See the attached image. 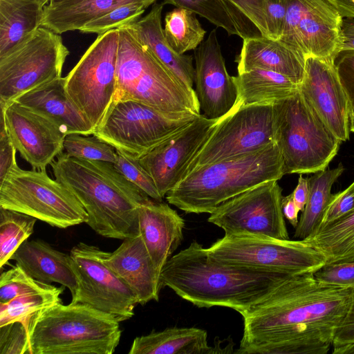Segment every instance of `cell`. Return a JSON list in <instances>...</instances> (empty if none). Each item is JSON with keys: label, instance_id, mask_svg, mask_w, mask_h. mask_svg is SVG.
<instances>
[{"label": "cell", "instance_id": "25", "mask_svg": "<svg viewBox=\"0 0 354 354\" xmlns=\"http://www.w3.org/2000/svg\"><path fill=\"white\" fill-rule=\"evenodd\" d=\"M163 5L154 3L146 16L127 26L141 44L148 48L189 90L195 92L193 57L177 54L168 44L162 26Z\"/></svg>", "mask_w": 354, "mask_h": 354}, {"label": "cell", "instance_id": "50", "mask_svg": "<svg viewBox=\"0 0 354 354\" xmlns=\"http://www.w3.org/2000/svg\"><path fill=\"white\" fill-rule=\"evenodd\" d=\"M292 194L297 208L299 211H302L308 196V178H304L302 174H300L297 185Z\"/></svg>", "mask_w": 354, "mask_h": 354}, {"label": "cell", "instance_id": "40", "mask_svg": "<svg viewBox=\"0 0 354 354\" xmlns=\"http://www.w3.org/2000/svg\"><path fill=\"white\" fill-rule=\"evenodd\" d=\"M116 151L117 160L114 163L116 169L149 197L157 201H162L152 177L142 167L138 159L120 151Z\"/></svg>", "mask_w": 354, "mask_h": 354}, {"label": "cell", "instance_id": "3", "mask_svg": "<svg viewBox=\"0 0 354 354\" xmlns=\"http://www.w3.org/2000/svg\"><path fill=\"white\" fill-rule=\"evenodd\" d=\"M55 180L79 200L98 234L124 240L140 234L138 208L151 198L109 162L62 152L51 164Z\"/></svg>", "mask_w": 354, "mask_h": 354}, {"label": "cell", "instance_id": "31", "mask_svg": "<svg viewBox=\"0 0 354 354\" xmlns=\"http://www.w3.org/2000/svg\"><path fill=\"white\" fill-rule=\"evenodd\" d=\"M303 240L323 252L326 265L354 261V210Z\"/></svg>", "mask_w": 354, "mask_h": 354}, {"label": "cell", "instance_id": "45", "mask_svg": "<svg viewBox=\"0 0 354 354\" xmlns=\"http://www.w3.org/2000/svg\"><path fill=\"white\" fill-rule=\"evenodd\" d=\"M288 0H267L268 37L279 39L283 32Z\"/></svg>", "mask_w": 354, "mask_h": 354}, {"label": "cell", "instance_id": "43", "mask_svg": "<svg viewBox=\"0 0 354 354\" xmlns=\"http://www.w3.org/2000/svg\"><path fill=\"white\" fill-rule=\"evenodd\" d=\"M314 275L323 283L354 288V261L326 265Z\"/></svg>", "mask_w": 354, "mask_h": 354}, {"label": "cell", "instance_id": "41", "mask_svg": "<svg viewBox=\"0 0 354 354\" xmlns=\"http://www.w3.org/2000/svg\"><path fill=\"white\" fill-rule=\"evenodd\" d=\"M0 354H30L24 324L15 322L0 326Z\"/></svg>", "mask_w": 354, "mask_h": 354}, {"label": "cell", "instance_id": "36", "mask_svg": "<svg viewBox=\"0 0 354 354\" xmlns=\"http://www.w3.org/2000/svg\"><path fill=\"white\" fill-rule=\"evenodd\" d=\"M151 4L145 1L120 5L104 15L84 24L80 31L102 35L111 30L136 22Z\"/></svg>", "mask_w": 354, "mask_h": 354}, {"label": "cell", "instance_id": "26", "mask_svg": "<svg viewBox=\"0 0 354 354\" xmlns=\"http://www.w3.org/2000/svg\"><path fill=\"white\" fill-rule=\"evenodd\" d=\"M48 0H0V58L30 37L40 26Z\"/></svg>", "mask_w": 354, "mask_h": 354}, {"label": "cell", "instance_id": "23", "mask_svg": "<svg viewBox=\"0 0 354 354\" xmlns=\"http://www.w3.org/2000/svg\"><path fill=\"white\" fill-rule=\"evenodd\" d=\"M236 62L238 73L263 69L282 74L297 84L302 81L306 58L278 39L253 37L243 39Z\"/></svg>", "mask_w": 354, "mask_h": 354}, {"label": "cell", "instance_id": "11", "mask_svg": "<svg viewBox=\"0 0 354 354\" xmlns=\"http://www.w3.org/2000/svg\"><path fill=\"white\" fill-rule=\"evenodd\" d=\"M275 139L274 103L241 105L236 102L215 125L189 163L183 178L205 166L259 151L276 142Z\"/></svg>", "mask_w": 354, "mask_h": 354}, {"label": "cell", "instance_id": "44", "mask_svg": "<svg viewBox=\"0 0 354 354\" xmlns=\"http://www.w3.org/2000/svg\"><path fill=\"white\" fill-rule=\"evenodd\" d=\"M334 65L341 84L354 109V50H342L334 59Z\"/></svg>", "mask_w": 354, "mask_h": 354}, {"label": "cell", "instance_id": "6", "mask_svg": "<svg viewBox=\"0 0 354 354\" xmlns=\"http://www.w3.org/2000/svg\"><path fill=\"white\" fill-rule=\"evenodd\" d=\"M275 141L284 174H314L326 169L341 141L311 109L298 90L274 103Z\"/></svg>", "mask_w": 354, "mask_h": 354}, {"label": "cell", "instance_id": "7", "mask_svg": "<svg viewBox=\"0 0 354 354\" xmlns=\"http://www.w3.org/2000/svg\"><path fill=\"white\" fill-rule=\"evenodd\" d=\"M0 207L30 215L58 228L86 223L76 196L50 178L46 169L24 170L16 164L0 183Z\"/></svg>", "mask_w": 354, "mask_h": 354}, {"label": "cell", "instance_id": "10", "mask_svg": "<svg viewBox=\"0 0 354 354\" xmlns=\"http://www.w3.org/2000/svg\"><path fill=\"white\" fill-rule=\"evenodd\" d=\"M118 29L98 35L65 77V89L94 129L100 125L117 93Z\"/></svg>", "mask_w": 354, "mask_h": 354}, {"label": "cell", "instance_id": "16", "mask_svg": "<svg viewBox=\"0 0 354 354\" xmlns=\"http://www.w3.org/2000/svg\"><path fill=\"white\" fill-rule=\"evenodd\" d=\"M220 119H209L201 114L179 133L138 159L162 198L182 180L189 163Z\"/></svg>", "mask_w": 354, "mask_h": 354}, {"label": "cell", "instance_id": "1", "mask_svg": "<svg viewBox=\"0 0 354 354\" xmlns=\"http://www.w3.org/2000/svg\"><path fill=\"white\" fill-rule=\"evenodd\" d=\"M354 301V288L291 274L243 315L239 354H326Z\"/></svg>", "mask_w": 354, "mask_h": 354}, {"label": "cell", "instance_id": "21", "mask_svg": "<svg viewBox=\"0 0 354 354\" xmlns=\"http://www.w3.org/2000/svg\"><path fill=\"white\" fill-rule=\"evenodd\" d=\"M139 232L156 272H160L183 239L184 219L169 205L152 198L138 208Z\"/></svg>", "mask_w": 354, "mask_h": 354}, {"label": "cell", "instance_id": "17", "mask_svg": "<svg viewBox=\"0 0 354 354\" xmlns=\"http://www.w3.org/2000/svg\"><path fill=\"white\" fill-rule=\"evenodd\" d=\"M299 91L338 140L343 142L349 139L351 107L334 62L315 57H306Z\"/></svg>", "mask_w": 354, "mask_h": 354}, {"label": "cell", "instance_id": "20", "mask_svg": "<svg viewBox=\"0 0 354 354\" xmlns=\"http://www.w3.org/2000/svg\"><path fill=\"white\" fill-rule=\"evenodd\" d=\"M342 19L328 0H304L297 33L299 50L305 58L334 62L340 46Z\"/></svg>", "mask_w": 354, "mask_h": 354}, {"label": "cell", "instance_id": "2", "mask_svg": "<svg viewBox=\"0 0 354 354\" xmlns=\"http://www.w3.org/2000/svg\"><path fill=\"white\" fill-rule=\"evenodd\" d=\"M289 275L219 262L193 241L167 260L160 283L198 308L227 307L243 315Z\"/></svg>", "mask_w": 354, "mask_h": 354}, {"label": "cell", "instance_id": "15", "mask_svg": "<svg viewBox=\"0 0 354 354\" xmlns=\"http://www.w3.org/2000/svg\"><path fill=\"white\" fill-rule=\"evenodd\" d=\"M1 106L6 132L21 157L44 170L63 152L67 136L47 117L16 101Z\"/></svg>", "mask_w": 354, "mask_h": 354}, {"label": "cell", "instance_id": "47", "mask_svg": "<svg viewBox=\"0 0 354 354\" xmlns=\"http://www.w3.org/2000/svg\"><path fill=\"white\" fill-rule=\"evenodd\" d=\"M17 149L11 142L6 130L0 131V183L16 165Z\"/></svg>", "mask_w": 354, "mask_h": 354}, {"label": "cell", "instance_id": "22", "mask_svg": "<svg viewBox=\"0 0 354 354\" xmlns=\"http://www.w3.org/2000/svg\"><path fill=\"white\" fill-rule=\"evenodd\" d=\"M15 101L47 117L66 135L88 136L94 132L93 127L68 97L65 89V77L46 82L19 96Z\"/></svg>", "mask_w": 354, "mask_h": 354}, {"label": "cell", "instance_id": "38", "mask_svg": "<svg viewBox=\"0 0 354 354\" xmlns=\"http://www.w3.org/2000/svg\"><path fill=\"white\" fill-rule=\"evenodd\" d=\"M55 288L29 276L19 266L2 272L0 276V303H6L17 296L44 292Z\"/></svg>", "mask_w": 354, "mask_h": 354}, {"label": "cell", "instance_id": "33", "mask_svg": "<svg viewBox=\"0 0 354 354\" xmlns=\"http://www.w3.org/2000/svg\"><path fill=\"white\" fill-rule=\"evenodd\" d=\"M238 36L243 39L268 37L267 0H222Z\"/></svg>", "mask_w": 354, "mask_h": 354}, {"label": "cell", "instance_id": "18", "mask_svg": "<svg viewBox=\"0 0 354 354\" xmlns=\"http://www.w3.org/2000/svg\"><path fill=\"white\" fill-rule=\"evenodd\" d=\"M196 94L203 115L218 120L227 115L238 100V90L226 69L216 30L194 50Z\"/></svg>", "mask_w": 354, "mask_h": 354}, {"label": "cell", "instance_id": "32", "mask_svg": "<svg viewBox=\"0 0 354 354\" xmlns=\"http://www.w3.org/2000/svg\"><path fill=\"white\" fill-rule=\"evenodd\" d=\"M163 32L169 46L179 55L195 50L206 33L194 12L178 7L166 14Z\"/></svg>", "mask_w": 354, "mask_h": 354}, {"label": "cell", "instance_id": "27", "mask_svg": "<svg viewBox=\"0 0 354 354\" xmlns=\"http://www.w3.org/2000/svg\"><path fill=\"white\" fill-rule=\"evenodd\" d=\"M129 354H210L207 333L196 327H170L136 337Z\"/></svg>", "mask_w": 354, "mask_h": 354}, {"label": "cell", "instance_id": "9", "mask_svg": "<svg viewBox=\"0 0 354 354\" xmlns=\"http://www.w3.org/2000/svg\"><path fill=\"white\" fill-rule=\"evenodd\" d=\"M201 114L167 115L134 100H120L113 104L93 135L116 150L140 159Z\"/></svg>", "mask_w": 354, "mask_h": 354}, {"label": "cell", "instance_id": "12", "mask_svg": "<svg viewBox=\"0 0 354 354\" xmlns=\"http://www.w3.org/2000/svg\"><path fill=\"white\" fill-rule=\"evenodd\" d=\"M68 54L59 34L40 26L25 41L0 58V105L61 77Z\"/></svg>", "mask_w": 354, "mask_h": 354}, {"label": "cell", "instance_id": "28", "mask_svg": "<svg viewBox=\"0 0 354 354\" xmlns=\"http://www.w3.org/2000/svg\"><path fill=\"white\" fill-rule=\"evenodd\" d=\"M145 1L153 4L156 0H64L46 6L41 26L62 34L79 30L86 23L100 17L116 7L130 2Z\"/></svg>", "mask_w": 354, "mask_h": 354}, {"label": "cell", "instance_id": "48", "mask_svg": "<svg viewBox=\"0 0 354 354\" xmlns=\"http://www.w3.org/2000/svg\"><path fill=\"white\" fill-rule=\"evenodd\" d=\"M342 50H354V19H342L339 52Z\"/></svg>", "mask_w": 354, "mask_h": 354}, {"label": "cell", "instance_id": "42", "mask_svg": "<svg viewBox=\"0 0 354 354\" xmlns=\"http://www.w3.org/2000/svg\"><path fill=\"white\" fill-rule=\"evenodd\" d=\"M353 210L354 181L346 189L333 194L318 227L333 223Z\"/></svg>", "mask_w": 354, "mask_h": 354}, {"label": "cell", "instance_id": "52", "mask_svg": "<svg viewBox=\"0 0 354 354\" xmlns=\"http://www.w3.org/2000/svg\"><path fill=\"white\" fill-rule=\"evenodd\" d=\"M337 354H354V344L339 349Z\"/></svg>", "mask_w": 354, "mask_h": 354}, {"label": "cell", "instance_id": "46", "mask_svg": "<svg viewBox=\"0 0 354 354\" xmlns=\"http://www.w3.org/2000/svg\"><path fill=\"white\" fill-rule=\"evenodd\" d=\"M354 344V301L345 318L339 326L335 335L332 353L337 352L346 346Z\"/></svg>", "mask_w": 354, "mask_h": 354}, {"label": "cell", "instance_id": "14", "mask_svg": "<svg viewBox=\"0 0 354 354\" xmlns=\"http://www.w3.org/2000/svg\"><path fill=\"white\" fill-rule=\"evenodd\" d=\"M104 251L80 242L70 255L77 279L71 303L89 305L113 315L118 322L129 319L139 304L136 294L102 261Z\"/></svg>", "mask_w": 354, "mask_h": 354}, {"label": "cell", "instance_id": "30", "mask_svg": "<svg viewBox=\"0 0 354 354\" xmlns=\"http://www.w3.org/2000/svg\"><path fill=\"white\" fill-rule=\"evenodd\" d=\"M344 171L343 165L339 163L334 169H325L308 178V199L295 227L294 238L304 239L319 227L333 196V185Z\"/></svg>", "mask_w": 354, "mask_h": 354}, {"label": "cell", "instance_id": "54", "mask_svg": "<svg viewBox=\"0 0 354 354\" xmlns=\"http://www.w3.org/2000/svg\"><path fill=\"white\" fill-rule=\"evenodd\" d=\"M63 1H64V0H49V3L53 4V3H57Z\"/></svg>", "mask_w": 354, "mask_h": 354}, {"label": "cell", "instance_id": "39", "mask_svg": "<svg viewBox=\"0 0 354 354\" xmlns=\"http://www.w3.org/2000/svg\"><path fill=\"white\" fill-rule=\"evenodd\" d=\"M165 3L187 9L217 27L223 28L229 35H238L237 30L222 0H164Z\"/></svg>", "mask_w": 354, "mask_h": 354}, {"label": "cell", "instance_id": "19", "mask_svg": "<svg viewBox=\"0 0 354 354\" xmlns=\"http://www.w3.org/2000/svg\"><path fill=\"white\" fill-rule=\"evenodd\" d=\"M102 261L136 294L139 304L158 301L160 275L140 234L124 239L113 252L104 251Z\"/></svg>", "mask_w": 354, "mask_h": 354}, {"label": "cell", "instance_id": "13", "mask_svg": "<svg viewBox=\"0 0 354 354\" xmlns=\"http://www.w3.org/2000/svg\"><path fill=\"white\" fill-rule=\"evenodd\" d=\"M270 180L219 205L207 221L225 234H251L279 239L289 235L282 211V189Z\"/></svg>", "mask_w": 354, "mask_h": 354}, {"label": "cell", "instance_id": "24", "mask_svg": "<svg viewBox=\"0 0 354 354\" xmlns=\"http://www.w3.org/2000/svg\"><path fill=\"white\" fill-rule=\"evenodd\" d=\"M12 259L33 279L48 283H60L68 288L72 297L75 295L77 279L70 254L56 250L43 240L27 239Z\"/></svg>", "mask_w": 354, "mask_h": 354}, {"label": "cell", "instance_id": "34", "mask_svg": "<svg viewBox=\"0 0 354 354\" xmlns=\"http://www.w3.org/2000/svg\"><path fill=\"white\" fill-rule=\"evenodd\" d=\"M64 288L21 295L6 303H0V326L15 322L27 324L39 311L62 303L59 296Z\"/></svg>", "mask_w": 354, "mask_h": 354}, {"label": "cell", "instance_id": "5", "mask_svg": "<svg viewBox=\"0 0 354 354\" xmlns=\"http://www.w3.org/2000/svg\"><path fill=\"white\" fill-rule=\"evenodd\" d=\"M119 322L87 304H55L30 319V353L112 354L121 337Z\"/></svg>", "mask_w": 354, "mask_h": 354}, {"label": "cell", "instance_id": "4", "mask_svg": "<svg viewBox=\"0 0 354 354\" xmlns=\"http://www.w3.org/2000/svg\"><path fill=\"white\" fill-rule=\"evenodd\" d=\"M283 175V158L273 142L259 151L192 171L165 196L169 204L186 213L211 214L228 199Z\"/></svg>", "mask_w": 354, "mask_h": 354}, {"label": "cell", "instance_id": "37", "mask_svg": "<svg viewBox=\"0 0 354 354\" xmlns=\"http://www.w3.org/2000/svg\"><path fill=\"white\" fill-rule=\"evenodd\" d=\"M84 136L78 133L67 135L63 151L75 158L115 162L117 151L113 146L94 135L91 137Z\"/></svg>", "mask_w": 354, "mask_h": 354}, {"label": "cell", "instance_id": "35", "mask_svg": "<svg viewBox=\"0 0 354 354\" xmlns=\"http://www.w3.org/2000/svg\"><path fill=\"white\" fill-rule=\"evenodd\" d=\"M37 218L0 207V268L32 234Z\"/></svg>", "mask_w": 354, "mask_h": 354}, {"label": "cell", "instance_id": "8", "mask_svg": "<svg viewBox=\"0 0 354 354\" xmlns=\"http://www.w3.org/2000/svg\"><path fill=\"white\" fill-rule=\"evenodd\" d=\"M225 263L288 274L315 273L326 265L325 255L303 239H279L251 234H225L207 248Z\"/></svg>", "mask_w": 354, "mask_h": 354}, {"label": "cell", "instance_id": "55", "mask_svg": "<svg viewBox=\"0 0 354 354\" xmlns=\"http://www.w3.org/2000/svg\"><path fill=\"white\" fill-rule=\"evenodd\" d=\"M49 1V0H48Z\"/></svg>", "mask_w": 354, "mask_h": 354}, {"label": "cell", "instance_id": "51", "mask_svg": "<svg viewBox=\"0 0 354 354\" xmlns=\"http://www.w3.org/2000/svg\"><path fill=\"white\" fill-rule=\"evenodd\" d=\"M342 18L354 19V0H328Z\"/></svg>", "mask_w": 354, "mask_h": 354}, {"label": "cell", "instance_id": "53", "mask_svg": "<svg viewBox=\"0 0 354 354\" xmlns=\"http://www.w3.org/2000/svg\"><path fill=\"white\" fill-rule=\"evenodd\" d=\"M349 128H350V131L354 132V109H352L350 112Z\"/></svg>", "mask_w": 354, "mask_h": 354}, {"label": "cell", "instance_id": "49", "mask_svg": "<svg viewBox=\"0 0 354 354\" xmlns=\"http://www.w3.org/2000/svg\"><path fill=\"white\" fill-rule=\"evenodd\" d=\"M281 204L284 217L295 228L299 222L298 213L299 210L294 201L292 194L283 196Z\"/></svg>", "mask_w": 354, "mask_h": 354}, {"label": "cell", "instance_id": "29", "mask_svg": "<svg viewBox=\"0 0 354 354\" xmlns=\"http://www.w3.org/2000/svg\"><path fill=\"white\" fill-rule=\"evenodd\" d=\"M241 105L274 103L293 95L299 85L288 77L271 71L253 69L233 76Z\"/></svg>", "mask_w": 354, "mask_h": 354}]
</instances>
